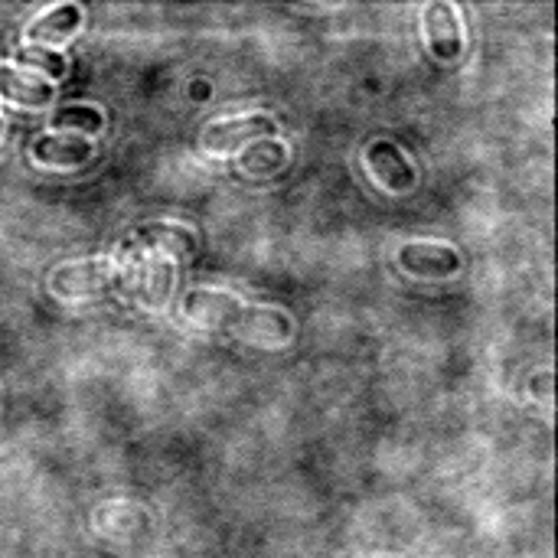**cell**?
<instances>
[{
	"mask_svg": "<svg viewBox=\"0 0 558 558\" xmlns=\"http://www.w3.org/2000/svg\"><path fill=\"white\" fill-rule=\"evenodd\" d=\"M0 128H3V121H0Z\"/></svg>",
	"mask_w": 558,
	"mask_h": 558,
	"instance_id": "cell-14",
	"label": "cell"
},
{
	"mask_svg": "<svg viewBox=\"0 0 558 558\" xmlns=\"http://www.w3.org/2000/svg\"><path fill=\"white\" fill-rule=\"evenodd\" d=\"M183 314L193 324L239 333V337L262 340V343H288L294 333V324L284 311L258 307V304H248V301H242L229 291H216V288H193L183 298Z\"/></svg>",
	"mask_w": 558,
	"mask_h": 558,
	"instance_id": "cell-1",
	"label": "cell"
},
{
	"mask_svg": "<svg viewBox=\"0 0 558 558\" xmlns=\"http://www.w3.org/2000/svg\"><path fill=\"white\" fill-rule=\"evenodd\" d=\"M16 59H20L23 65L43 69L49 78H62V75H65V59H62V52H52V49H46V46H23V49L16 52Z\"/></svg>",
	"mask_w": 558,
	"mask_h": 558,
	"instance_id": "cell-13",
	"label": "cell"
},
{
	"mask_svg": "<svg viewBox=\"0 0 558 558\" xmlns=\"http://www.w3.org/2000/svg\"><path fill=\"white\" fill-rule=\"evenodd\" d=\"M278 124L275 118L268 114H242V118H226V121H213L206 131H203V147L209 154H229L235 150L239 144L252 141V137H262V134H275Z\"/></svg>",
	"mask_w": 558,
	"mask_h": 558,
	"instance_id": "cell-3",
	"label": "cell"
},
{
	"mask_svg": "<svg viewBox=\"0 0 558 558\" xmlns=\"http://www.w3.org/2000/svg\"><path fill=\"white\" fill-rule=\"evenodd\" d=\"M425 36L432 43V52L441 62H458L464 52V33H461V16L448 0H435L425 7Z\"/></svg>",
	"mask_w": 558,
	"mask_h": 558,
	"instance_id": "cell-2",
	"label": "cell"
},
{
	"mask_svg": "<svg viewBox=\"0 0 558 558\" xmlns=\"http://www.w3.org/2000/svg\"><path fill=\"white\" fill-rule=\"evenodd\" d=\"M33 157L46 167H78L92 157V141L85 134H56L46 131L33 141Z\"/></svg>",
	"mask_w": 558,
	"mask_h": 558,
	"instance_id": "cell-8",
	"label": "cell"
},
{
	"mask_svg": "<svg viewBox=\"0 0 558 558\" xmlns=\"http://www.w3.org/2000/svg\"><path fill=\"white\" fill-rule=\"evenodd\" d=\"M118 268H121V258H95V262H78V265H69V268H59L52 275V288L65 298H82V294H92V291H101L108 288L111 281H118Z\"/></svg>",
	"mask_w": 558,
	"mask_h": 558,
	"instance_id": "cell-6",
	"label": "cell"
},
{
	"mask_svg": "<svg viewBox=\"0 0 558 558\" xmlns=\"http://www.w3.org/2000/svg\"><path fill=\"white\" fill-rule=\"evenodd\" d=\"M101 124H105V114L95 108V105H69V108H62V111H56L52 114V121H49V131H85V137L88 134H95V131H101Z\"/></svg>",
	"mask_w": 558,
	"mask_h": 558,
	"instance_id": "cell-11",
	"label": "cell"
},
{
	"mask_svg": "<svg viewBox=\"0 0 558 558\" xmlns=\"http://www.w3.org/2000/svg\"><path fill=\"white\" fill-rule=\"evenodd\" d=\"M399 265L418 278H451L461 271V255L441 242H405L399 248Z\"/></svg>",
	"mask_w": 558,
	"mask_h": 558,
	"instance_id": "cell-5",
	"label": "cell"
},
{
	"mask_svg": "<svg viewBox=\"0 0 558 558\" xmlns=\"http://www.w3.org/2000/svg\"><path fill=\"white\" fill-rule=\"evenodd\" d=\"M147 248H157V252H167V255H190L196 248V239L190 229L183 226H173V222H150V226H141L124 245H121V255H141Z\"/></svg>",
	"mask_w": 558,
	"mask_h": 558,
	"instance_id": "cell-7",
	"label": "cell"
},
{
	"mask_svg": "<svg viewBox=\"0 0 558 558\" xmlns=\"http://www.w3.org/2000/svg\"><path fill=\"white\" fill-rule=\"evenodd\" d=\"M0 95L16 101V105H26V108H39L46 101H52V85L49 82H39L33 75H23L10 65H0Z\"/></svg>",
	"mask_w": 558,
	"mask_h": 558,
	"instance_id": "cell-10",
	"label": "cell"
},
{
	"mask_svg": "<svg viewBox=\"0 0 558 558\" xmlns=\"http://www.w3.org/2000/svg\"><path fill=\"white\" fill-rule=\"evenodd\" d=\"M147 271H150V304L160 307L170 298V288H173V255L154 252L147 258Z\"/></svg>",
	"mask_w": 558,
	"mask_h": 558,
	"instance_id": "cell-12",
	"label": "cell"
},
{
	"mask_svg": "<svg viewBox=\"0 0 558 558\" xmlns=\"http://www.w3.org/2000/svg\"><path fill=\"white\" fill-rule=\"evenodd\" d=\"M78 23H82V7H75V3L52 7L29 23V39L33 43H62L78 29Z\"/></svg>",
	"mask_w": 558,
	"mask_h": 558,
	"instance_id": "cell-9",
	"label": "cell"
},
{
	"mask_svg": "<svg viewBox=\"0 0 558 558\" xmlns=\"http://www.w3.org/2000/svg\"><path fill=\"white\" fill-rule=\"evenodd\" d=\"M366 163H369L373 177L392 193H405L418 183L412 160L405 157V150L396 141H373L366 147Z\"/></svg>",
	"mask_w": 558,
	"mask_h": 558,
	"instance_id": "cell-4",
	"label": "cell"
}]
</instances>
